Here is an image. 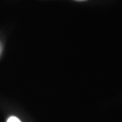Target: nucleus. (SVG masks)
Segmentation results:
<instances>
[{"instance_id":"nucleus-1","label":"nucleus","mask_w":122,"mask_h":122,"mask_svg":"<svg viewBox=\"0 0 122 122\" xmlns=\"http://www.w3.org/2000/svg\"><path fill=\"white\" fill-rule=\"evenodd\" d=\"M7 122H21L20 119H18L17 117H15V116H11L9 117L8 119H7Z\"/></svg>"},{"instance_id":"nucleus-2","label":"nucleus","mask_w":122,"mask_h":122,"mask_svg":"<svg viewBox=\"0 0 122 122\" xmlns=\"http://www.w3.org/2000/svg\"><path fill=\"white\" fill-rule=\"evenodd\" d=\"M76 1H85V0H76Z\"/></svg>"}]
</instances>
